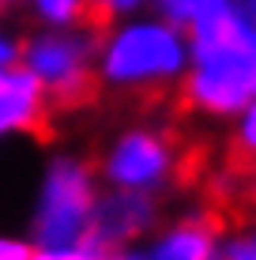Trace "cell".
<instances>
[{"label": "cell", "mask_w": 256, "mask_h": 260, "mask_svg": "<svg viewBox=\"0 0 256 260\" xmlns=\"http://www.w3.org/2000/svg\"><path fill=\"white\" fill-rule=\"evenodd\" d=\"M102 49H94L79 30H46L23 38L15 46V60L42 83L49 117H83L102 106L105 83L94 72V57Z\"/></svg>", "instance_id": "obj_1"}, {"label": "cell", "mask_w": 256, "mask_h": 260, "mask_svg": "<svg viewBox=\"0 0 256 260\" xmlns=\"http://www.w3.org/2000/svg\"><path fill=\"white\" fill-rule=\"evenodd\" d=\"M94 200V158H57L46 170L34 208V249H79L91 226Z\"/></svg>", "instance_id": "obj_2"}, {"label": "cell", "mask_w": 256, "mask_h": 260, "mask_svg": "<svg viewBox=\"0 0 256 260\" xmlns=\"http://www.w3.org/2000/svg\"><path fill=\"white\" fill-rule=\"evenodd\" d=\"M158 222V204L155 192H136V189H113L94 200L91 226L79 249H87L91 256H113L136 238L151 234Z\"/></svg>", "instance_id": "obj_3"}, {"label": "cell", "mask_w": 256, "mask_h": 260, "mask_svg": "<svg viewBox=\"0 0 256 260\" xmlns=\"http://www.w3.org/2000/svg\"><path fill=\"white\" fill-rule=\"evenodd\" d=\"M4 132H30L38 140L57 136V121L49 117L42 83L23 64L0 68V136Z\"/></svg>", "instance_id": "obj_4"}, {"label": "cell", "mask_w": 256, "mask_h": 260, "mask_svg": "<svg viewBox=\"0 0 256 260\" xmlns=\"http://www.w3.org/2000/svg\"><path fill=\"white\" fill-rule=\"evenodd\" d=\"M132 260H223V241H218V215L204 208L189 219L173 222L162 238L151 245L132 249Z\"/></svg>", "instance_id": "obj_5"}, {"label": "cell", "mask_w": 256, "mask_h": 260, "mask_svg": "<svg viewBox=\"0 0 256 260\" xmlns=\"http://www.w3.org/2000/svg\"><path fill=\"white\" fill-rule=\"evenodd\" d=\"M226 166L237 177H256V102L245 110L241 124L234 128L230 147H226Z\"/></svg>", "instance_id": "obj_6"}, {"label": "cell", "mask_w": 256, "mask_h": 260, "mask_svg": "<svg viewBox=\"0 0 256 260\" xmlns=\"http://www.w3.org/2000/svg\"><path fill=\"white\" fill-rule=\"evenodd\" d=\"M34 4H38V12L46 15L49 23H57V26H72L79 0H34Z\"/></svg>", "instance_id": "obj_7"}, {"label": "cell", "mask_w": 256, "mask_h": 260, "mask_svg": "<svg viewBox=\"0 0 256 260\" xmlns=\"http://www.w3.org/2000/svg\"><path fill=\"white\" fill-rule=\"evenodd\" d=\"M223 260H256V234H241L223 245Z\"/></svg>", "instance_id": "obj_8"}, {"label": "cell", "mask_w": 256, "mask_h": 260, "mask_svg": "<svg viewBox=\"0 0 256 260\" xmlns=\"http://www.w3.org/2000/svg\"><path fill=\"white\" fill-rule=\"evenodd\" d=\"M30 256H34V241L0 238V260H30Z\"/></svg>", "instance_id": "obj_9"}, {"label": "cell", "mask_w": 256, "mask_h": 260, "mask_svg": "<svg viewBox=\"0 0 256 260\" xmlns=\"http://www.w3.org/2000/svg\"><path fill=\"white\" fill-rule=\"evenodd\" d=\"M230 8L241 19H249V23H256V0H230Z\"/></svg>", "instance_id": "obj_10"}, {"label": "cell", "mask_w": 256, "mask_h": 260, "mask_svg": "<svg viewBox=\"0 0 256 260\" xmlns=\"http://www.w3.org/2000/svg\"><path fill=\"white\" fill-rule=\"evenodd\" d=\"M12 64H15V46L0 38V68H12Z\"/></svg>", "instance_id": "obj_11"}, {"label": "cell", "mask_w": 256, "mask_h": 260, "mask_svg": "<svg viewBox=\"0 0 256 260\" xmlns=\"http://www.w3.org/2000/svg\"><path fill=\"white\" fill-rule=\"evenodd\" d=\"M105 4H109V8H113V12H117V15H121V12H128V8H136V4H139V0H105Z\"/></svg>", "instance_id": "obj_12"}, {"label": "cell", "mask_w": 256, "mask_h": 260, "mask_svg": "<svg viewBox=\"0 0 256 260\" xmlns=\"http://www.w3.org/2000/svg\"><path fill=\"white\" fill-rule=\"evenodd\" d=\"M245 200H249V204H252V208H256V177H252V181H249V192H245Z\"/></svg>", "instance_id": "obj_13"}, {"label": "cell", "mask_w": 256, "mask_h": 260, "mask_svg": "<svg viewBox=\"0 0 256 260\" xmlns=\"http://www.w3.org/2000/svg\"><path fill=\"white\" fill-rule=\"evenodd\" d=\"M102 260H132L128 253H113V256H102Z\"/></svg>", "instance_id": "obj_14"}]
</instances>
